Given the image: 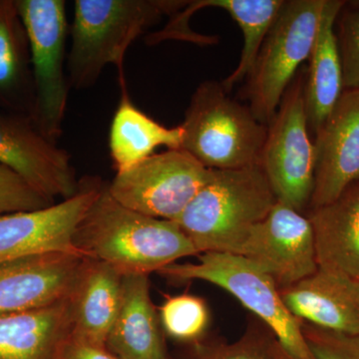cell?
<instances>
[{
  "label": "cell",
  "mask_w": 359,
  "mask_h": 359,
  "mask_svg": "<svg viewBox=\"0 0 359 359\" xmlns=\"http://www.w3.org/2000/svg\"><path fill=\"white\" fill-rule=\"evenodd\" d=\"M84 257L110 264L123 276L150 275L187 257L199 256L176 222L132 211L104 184L73 238Z\"/></svg>",
  "instance_id": "obj_1"
},
{
  "label": "cell",
  "mask_w": 359,
  "mask_h": 359,
  "mask_svg": "<svg viewBox=\"0 0 359 359\" xmlns=\"http://www.w3.org/2000/svg\"><path fill=\"white\" fill-rule=\"evenodd\" d=\"M186 4L185 0H76L66 65L70 88H90L110 65L117 67L119 80L125 79L124 59L131 44Z\"/></svg>",
  "instance_id": "obj_2"
},
{
  "label": "cell",
  "mask_w": 359,
  "mask_h": 359,
  "mask_svg": "<svg viewBox=\"0 0 359 359\" xmlns=\"http://www.w3.org/2000/svg\"><path fill=\"white\" fill-rule=\"evenodd\" d=\"M278 203L259 165L243 169L212 170L177 219L180 229L200 254H235L254 226Z\"/></svg>",
  "instance_id": "obj_3"
},
{
  "label": "cell",
  "mask_w": 359,
  "mask_h": 359,
  "mask_svg": "<svg viewBox=\"0 0 359 359\" xmlns=\"http://www.w3.org/2000/svg\"><path fill=\"white\" fill-rule=\"evenodd\" d=\"M181 149L211 170L259 165L268 126L249 105L236 101L223 85L205 81L194 92L185 119Z\"/></svg>",
  "instance_id": "obj_4"
},
{
  "label": "cell",
  "mask_w": 359,
  "mask_h": 359,
  "mask_svg": "<svg viewBox=\"0 0 359 359\" xmlns=\"http://www.w3.org/2000/svg\"><path fill=\"white\" fill-rule=\"evenodd\" d=\"M325 0H283L245 78L243 94L252 114L269 126L299 66L313 51Z\"/></svg>",
  "instance_id": "obj_5"
},
{
  "label": "cell",
  "mask_w": 359,
  "mask_h": 359,
  "mask_svg": "<svg viewBox=\"0 0 359 359\" xmlns=\"http://www.w3.org/2000/svg\"><path fill=\"white\" fill-rule=\"evenodd\" d=\"M198 263H174L158 273L170 280H204L235 297L273 332L294 359H316L304 339L302 323L285 306L273 278L245 257L229 252L200 254Z\"/></svg>",
  "instance_id": "obj_6"
},
{
  "label": "cell",
  "mask_w": 359,
  "mask_h": 359,
  "mask_svg": "<svg viewBox=\"0 0 359 359\" xmlns=\"http://www.w3.org/2000/svg\"><path fill=\"white\" fill-rule=\"evenodd\" d=\"M29 43L35 102L33 122L45 137L62 135L69 82L65 73L68 27L63 0H15Z\"/></svg>",
  "instance_id": "obj_7"
},
{
  "label": "cell",
  "mask_w": 359,
  "mask_h": 359,
  "mask_svg": "<svg viewBox=\"0 0 359 359\" xmlns=\"http://www.w3.org/2000/svg\"><path fill=\"white\" fill-rule=\"evenodd\" d=\"M304 89L306 77L297 73L269 123L259 159L278 202L299 212L311 205L316 173Z\"/></svg>",
  "instance_id": "obj_8"
},
{
  "label": "cell",
  "mask_w": 359,
  "mask_h": 359,
  "mask_svg": "<svg viewBox=\"0 0 359 359\" xmlns=\"http://www.w3.org/2000/svg\"><path fill=\"white\" fill-rule=\"evenodd\" d=\"M212 174L183 149H173L116 173L107 189L132 211L176 222Z\"/></svg>",
  "instance_id": "obj_9"
},
{
  "label": "cell",
  "mask_w": 359,
  "mask_h": 359,
  "mask_svg": "<svg viewBox=\"0 0 359 359\" xmlns=\"http://www.w3.org/2000/svg\"><path fill=\"white\" fill-rule=\"evenodd\" d=\"M103 186L99 179L81 180L69 199L36 211L0 215V264L45 252L83 256L73 238Z\"/></svg>",
  "instance_id": "obj_10"
},
{
  "label": "cell",
  "mask_w": 359,
  "mask_h": 359,
  "mask_svg": "<svg viewBox=\"0 0 359 359\" xmlns=\"http://www.w3.org/2000/svg\"><path fill=\"white\" fill-rule=\"evenodd\" d=\"M233 255L257 264L280 290L292 287L318 268L313 229L308 217L280 202L252 228Z\"/></svg>",
  "instance_id": "obj_11"
},
{
  "label": "cell",
  "mask_w": 359,
  "mask_h": 359,
  "mask_svg": "<svg viewBox=\"0 0 359 359\" xmlns=\"http://www.w3.org/2000/svg\"><path fill=\"white\" fill-rule=\"evenodd\" d=\"M0 163L53 202L79 191L69 153L45 137L30 116L0 112Z\"/></svg>",
  "instance_id": "obj_12"
},
{
  "label": "cell",
  "mask_w": 359,
  "mask_h": 359,
  "mask_svg": "<svg viewBox=\"0 0 359 359\" xmlns=\"http://www.w3.org/2000/svg\"><path fill=\"white\" fill-rule=\"evenodd\" d=\"M316 173L311 208L337 200L359 185V89L346 90L316 135Z\"/></svg>",
  "instance_id": "obj_13"
},
{
  "label": "cell",
  "mask_w": 359,
  "mask_h": 359,
  "mask_svg": "<svg viewBox=\"0 0 359 359\" xmlns=\"http://www.w3.org/2000/svg\"><path fill=\"white\" fill-rule=\"evenodd\" d=\"M87 259L45 252L0 264V314L39 309L71 297Z\"/></svg>",
  "instance_id": "obj_14"
},
{
  "label": "cell",
  "mask_w": 359,
  "mask_h": 359,
  "mask_svg": "<svg viewBox=\"0 0 359 359\" xmlns=\"http://www.w3.org/2000/svg\"><path fill=\"white\" fill-rule=\"evenodd\" d=\"M297 320L339 334H359V280L318 266L316 273L280 290Z\"/></svg>",
  "instance_id": "obj_15"
},
{
  "label": "cell",
  "mask_w": 359,
  "mask_h": 359,
  "mask_svg": "<svg viewBox=\"0 0 359 359\" xmlns=\"http://www.w3.org/2000/svg\"><path fill=\"white\" fill-rule=\"evenodd\" d=\"M72 332V295L42 308L0 314V359H65Z\"/></svg>",
  "instance_id": "obj_16"
},
{
  "label": "cell",
  "mask_w": 359,
  "mask_h": 359,
  "mask_svg": "<svg viewBox=\"0 0 359 359\" xmlns=\"http://www.w3.org/2000/svg\"><path fill=\"white\" fill-rule=\"evenodd\" d=\"M106 348L119 359H167L147 275L123 276L121 304Z\"/></svg>",
  "instance_id": "obj_17"
},
{
  "label": "cell",
  "mask_w": 359,
  "mask_h": 359,
  "mask_svg": "<svg viewBox=\"0 0 359 359\" xmlns=\"http://www.w3.org/2000/svg\"><path fill=\"white\" fill-rule=\"evenodd\" d=\"M342 0H325L306 78V112L309 131L316 135L344 93V75L335 22Z\"/></svg>",
  "instance_id": "obj_18"
},
{
  "label": "cell",
  "mask_w": 359,
  "mask_h": 359,
  "mask_svg": "<svg viewBox=\"0 0 359 359\" xmlns=\"http://www.w3.org/2000/svg\"><path fill=\"white\" fill-rule=\"evenodd\" d=\"M123 276L110 264L87 259L72 294V339L106 347L121 304Z\"/></svg>",
  "instance_id": "obj_19"
},
{
  "label": "cell",
  "mask_w": 359,
  "mask_h": 359,
  "mask_svg": "<svg viewBox=\"0 0 359 359\" xmlns=\"http://www.w3.org/2000/svg\"><path fill=\"white\" fill-rule=\"evenodd\" d=\"M318 266L337 269L359 280V185L337 200L311 209Z\"/></svg>",
  "instance_id": "obj_20"
},
{
  "label": "cell",
  "mask_w": 359,
  "mask_h": 359,
  "mask_svg": "<svg viewBox=\"0 0 359 359\" xmlns=\"http://www.w3.org/2000/svg\"><path fill=\"white\" fill-rule=\"evenodd\" d=\"M121 96L111 122L110 157L117 173L126 171L165 146L181 149V126L168 128L139 109L130 98L126 80H119Z\"/></svg>",
  "instance_id": "obj_21"
},
{
  "label": "cell",
  "mask_w": 359,
  "mask_h": 359,
  "mask_svg": "<svg viewBox=\"0 0 359 359\" xmlns=\"http://www.w3.org/2000/svg\"><path fill=\"white\" fill-rule=\"evenodd\" d=\"M283 4V0H196L187 2L186 6L175 14L171 22L179 32H190L191 16L200 9L214 7L226 11L238 23L244 36L240 61L231 74L221 82L224 89L231 93L233 87L244 81L250 74Z\"/></svg>",
  "instance_id": "obj_22"
},
{
  "label": "cell",
  "mask_w": 359,
  "mask_h": 359,
  "mask_svg": "<svg viewBox=\"0 0 359 359\" xmlns=\"http://www.w3.org/2000/svg\"><path fill=\"white\" fill-rule=\"evenodd\" d=\"M34 102L25 26L15 0H0V107L32 117Z\"/></svg>",
  "instance_id": "obj_23"
},
{
  "label": "cell",
  "mask_w": 359,
  "mask_h": 359,
  "mask_svg": "<svg viewBox=\"0 0 359 359\" xmlns=\"http://www.w3.org/2000/svg\"><path fill=\"white\" fill-rule=\"evenodd\" d=\"M187 359H294L263 323L250 325L233 342L196 341Z\"/></svg>",
  "instance_id": "obj_24"
},
{
  "label": "cell",
  "mask_w": 359,
  "mask_h": 359,
  "mask_svg": "<svg viewBox=\"0 0 359 359\" xmlns=\"http://www.w3.org/2000/svg\"><path fill=\"white\" fill-rule=\"evenodd\" d=\"M159 318L163 330L180 341H199L210 321L209 309L204 299L193 294L167 297L160 306Z\"/></svg>",
  "instance_id": "obj_25"
},
{
  "label": "cell",
  "mask_w": 359,
  "mask_h": 359,
  "mask_svg": "<svg viewBox=\"0 0 359 359\" xmlns=\"http://www.w3.org/2000/svg\"><path fill=\"white\" fill-rule=\"evenodd\" d=\"M335 26L344 89H359V1L344 2Z\"/></svg>",
  "instance_id": "obj_26"
},
{
  "label": "cell",
  "mask_w": 359,
  "mask_h": 359,
  "mask_svg": "<svg viewBox=\"0 0 359 359\" xmlns=\"http://www.w3.org/2000/svg\"><path fill=\"white\" fill-rule=\"evenodd\" d=\"M55 204L32 188L22 177L0 163V215L36 211Z\"/></svg>",
  "instance_id": "obj_27"
},
{
  "label": "cell",
  "mask_w": 359,
  "mask_h": 359,
  "mask_svg": "<svg viewBox=\"0 0 359 359\" xmlns=\"http://www.w3.org/2000/svg\"><path fill=\"white\" fill-rule=\"evenodd\" d=\"M302 332L316 359H359V334H339L304 323Z\"/></svg>",
  "instance_id": "obj_28"
},
{
  "label": "cell",
  "mask_w": 359,
  "mask_h": 359,
  "mask_svg": "<svg viewBox=\"0 0 359 359\" xmlns=\"http://www.w3.org/2000/svg\"><path fill=\"white\" fill-rule=\"evenodd\" d=\"M65 359H119L106 347L93 346L71 339L65 348Z\"/></svg>",
  "instance_id": "obj_29"
},
{
  "label": "cell",
  "mask_w": 359,
  "mask_h": 359,
  "mask_svg": "<svg viewBox=\"0 0 359 359\" xmlns=\"http://www.w3.org/2000/svg\"><path fill=\"white\" fill-rule=\"evenodd\" d=\"M167 359H170V358H167Z\"/></svg>",
  "instance_id": "obj_30"
}]
</instances>
